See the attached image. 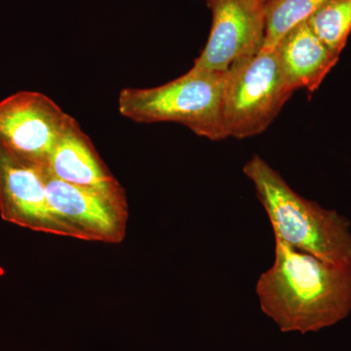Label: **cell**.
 Instances as JSON below:
<instances>
[{"instance_id":"obj_1","label":"cell","mask_w":351,"mask_h":351,"mask_svg":"<svg viewBox=\"0 0 351 351\" xmlns=\"http://www.w3.org/2000/svg\"><path fill=\"white\" fill-rule=\"evenodd\" d=\"M263 313L282 332H317L351 313V267H339L276 239V258L258 277Z\"/></svg>"},{"instance_id":"obj_2","label":"cell","mask_w":351,"mask_h":351,"mask_svg":"<svg viewBox=\"0 0 351 351\" xmlns=\"http://www.w3.org/2000/svg\"><path fill=\"white\" fill-rule=\"evenodd\" d=\"M243 172L255 186L274 239L324 262L351 267L350 223L346 217L295 193L261 156L252 157Z\"/></svg>"},{"instance_id":"obj_3","label":"cell","mask_w":351,"mask_h":351,"mask_svg":"<svg viewBox=\"0 0 351 351\" xmlns=\"http://www.w3.org/2000/svg\"><path fill=\"white\" fill-rule=\"evenodd\" d=\"M226 73L191 68L160 86L126 88L119 94L120 114L138 123L174 122L200 137L223 140L221 105Z\"/></svg>"},{"instance_id":"obj_4","label":"cell","mask_w":351,"mask_h":351,"mask_svg":"<svg viewBox=\"0 0 351 351\" xmlns=\"http://www.w3.org/2000/svg\"><path fill=\"white\" fill-rule=\"evenodd\" d=\"M295 90L284 75L277 47H262L226 73L221 120L226 138L257 136L267 130Z\"/></svg>"},{"instance_id":"obj_5","label":"cell","mask_w":351,"mask_h":351,"mask_svg":"<svg viewBox=\"0 0 351 351\" xmlns=\"http://www.w3.org/2000/svg\"><path fill=\"white\" fill-rule=\"evenodd\" d=\"M71 115L39 92L22 91L0 101V147L38 164H45Z\"/></svg>"},{"instance_id":"obj_6","label":"cell","mask_w":351,"mask_h":351,"mask_svg":"<svg viewBox=\"0 0 351 351\" xmlns=\"http://www.w3.org/2000/svg\"><path fill=\"white\" fill-rule=\"evenodd\" d=\"M212 25L193 68L226 73L233 64L263 47L267 0H206Z\"/></svg>"},{"instance_id":"obj_7","label":"cell","mask_w":351,"mask_h":351,"mask_svg":"<svg viewBox=\"0 0 351 351\" xmlns=\"http://www.w3.org/2000/svg\"><path fill=\"white\" fill-rule=\"evenodd\" d=\"M43 172L51 212L69 237L105 243L124 239L128 212L93 191L59 179L45 164Z\"/></svg>"},{"instance_id":"obj_8","label":"cell","mask_w":351,"mask_h":351,"mask_svg":"<svg viewBox=\"0 0 351 351\" xmlns=\"http://www.w3.org/2000/svg\"><path fill=\"white\" fill-rule=\"evenodd\" d=\"M43 167L0 147V215L21 228L69 237L51 212Z\"/></svg>"},{"instance_id":"obj_9","label":"cell","mask_w":351,"mask_h":351,"mask_svg":"<svg viewBox=\"0 0 351 351\" xmlns=\"http://www.w3.org/2000/svg\"><path fill=\"white\" fill-rule=\"evenodd\" d=\"M45 165L59 179L90 189L127 210L124 189L97 154L93 144L71 117Z\"/></svg>"},{"instance_id":"obj_10","label":"cell","mask_w":351,"mask_h":351,"mask_svg":"<svg viewBox=\"0 0 351 351\" xmlns=\"http://www.w3.org/2000/svg\"><path fill=\"white\" fill-rule=\"evenodd\" d=\"M284 75L293 89L314 92L336 66L335 54L306 22L293 27L276 45Z\"/></svg>"},{"instance_id":"obj_11","label":"cell","mask_w":351,"mask_h":351,"mask_svg":"<svg viewBox=\"0 0 351 351\" xmlns=\"http://www.w3.org/2000/svg\"><path fill=\"white\" fill-rule=\"evenodd\" d=\"M306 23L316 36L339 56L351 32V0H327Z\"/></svg>"},{"instance_id":"obj_12","label":"cell","mask_w":351,"mask_h":351,"mask_svg":"<svg viewBox=\"0 0 351 351\" xmlns=\"http://www.w3.org/2000/svg\"><path fill=\"white\" fill-rule=\"evenodd\" d=\"M327 0H267L263 47H276L293 27L306 22Z\"/></svg>"}]
</instances>
